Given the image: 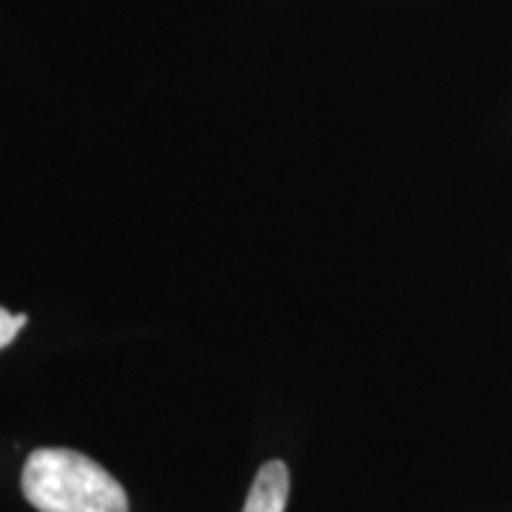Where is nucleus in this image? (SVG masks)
I'll list each match as a JSON object with an SVG mask.
<instances>
[{
	"label": "nucleus",
	"instance_id": "obj_1",
	"mask_svg": "<svg viewBox=\"0 0 512 512\" xmlns=\"http://www.w3.org/2000/svg\"><path fill=\"white\" fill-rule=\"evenodd\" d=\"M20 487L37 512H128L123 484L94 458L69 447L29 453Z\"/></svg>",
	"mask_w": 512,
	"mask_h": 512
},
{
	"label": "nucleus",
	"instance_id": "obj_2",
	"mask_svg": "<svg viewBox=\"0 0 512 512\" xmlns=\"http://www.w3.org/2000/svg\"><path fill=\"white\" fill-rule=\"evenodd\" d=\"M291 495V473L285 461H265L248 490L242 512H285Z\"/></svg>",
	"mask_w": 512,
	"mask_h": 512
},
{
	"label": "nucleus",
	"instance_id": "obj_3",
	"mask_svg": "<svg viewBox=\"0 0 512 512\" xmlns=\"http://www.w3.org/2000/svg\"><path fill=\"white\" fill-rule=\"evenodd\" d=\"M26 322H29L26 313H9L6 308H0V350L9 348L18 339V333Z\"/></svg>",
	"mask_w": 512,
	"mask_h": 512
}]
</instances>
